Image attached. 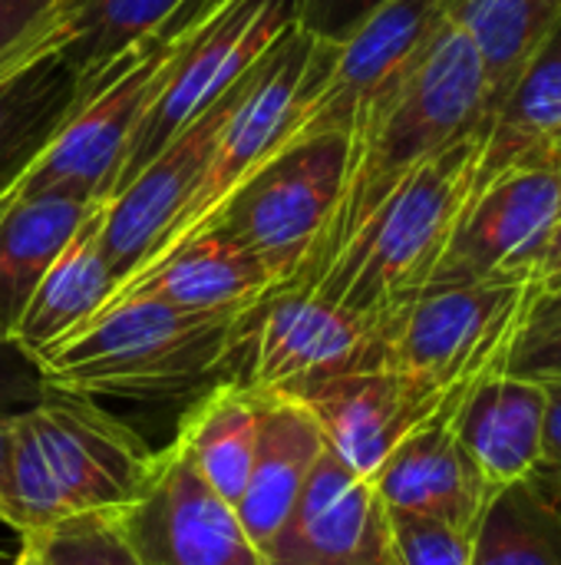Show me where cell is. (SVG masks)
Here are the masks:
<instances>
[{
  "mask_svg": "<svg viewBox=\"0 0 561 565\" xmlns=\"http://www.w3.org/2000/svg\"><path fill=\"white\" fill-rule=\"evenodd\" d=\"M155 450L93 397L50 387L10 414L0 470V523L20 540L76 516L122 513L139 500Z\"/></svg>",
  "mask_w": 561,
  "mask_h": 565,
  "instance_id": "1",
  "label": "cell"
},
{
  "mask_svg": "<svg viewBox=\"0 0 561 565\" xmlns=\"http://www.w3.org/2000/svg\"><path fill=\"white\" fill-rule=\"evenodd\" d=\"M483 122L486 79L479 56L473 43L443 20L393 99L350 136V162L334 218L304 275L284 288H314L344 245L420 166L460 139L483 132Z\"/></svg>",
  "mask_w": 561,
  "mask_h": 565,
  "instance_id": "2",
  "label": "cell"
},
{
  "mask_svg": "<svg viewBox=\"0 0 561 565\" xmlns=\"http://www.w3.org/2000/svg\"><path fill=\"white\" fill-rule=\"evenodd\" d=\"M251 311H182L152 298L109 301L33 361L43 381L83 397H179L238 361Z\"/></svg>",
  "mask_w": 561,
  "mask_h": 565,
  "instance_id": "3",
  "label": "cell"
},
{
  "mask_svg": "<svg viewBox=\"0 0 561 565\" xmlns=\"http://www.w3.org/2000/svg\"><path fill=\"white\" fill-rule=\"evenodd\" d=\"M476 156L479 132L420 166L344 245L311 291L370 324L417 298L430 285L470 202Z\"/></svg>",
  "mask_w": 561,
  "mask_h": 565,
  "instance_id": "4",
  "label": "cell"
},
{
  "mask_svg": "<svg viewBox=\"0 0 561 565\" xmlns=\"http://www.w3.org/2000/svg\"><path fill=\"white\" fill-rule=\"evenodd\" d=\"M539 288L532 275L423 288L377 324L380 364L440 391L473 387L503 371Z\"/></svg>",
  "mask_w": 561,
  "mask_h": 565,
  "instance_id": "5",
  "label": "cell"
},
{
  "mask_svg": "<svg viewBox=\"0 0 561 565\" xmlns=\"http://www.w3.org/2000/svg\"><path fill=\"white\" fill-rule=\"evenodd\" d=\"M347 162L350 136L344 132L288 142L222 202L205 228L248 248L274 288L294 285L334 218Z\"/></svg>",
  "mask_w": 561,
  "mask_h": 565,
  "instance_id": "6",
  "label": "cell"
},
{
  "mask_svg": "<svg viewBox=\"0 0 561 565\" xmlns=\"http://www.w3.org/2000/svg\"><path fill=\"white\" fill-rule=\"evenodd\" d=\"M443 20L440 0H390L344 43L317 40L291 106L284 146L327 132L354 136L393 99Z\"/></svg>",
  "mask_w": 561,
  "mask_h": 565,
  "instance_id": "7",
  "label": "cell"
},
{
  "mask_svg": "<svg viewBox=\"0 0 561 565\" xmlns=\"http://www.w3.org/2000/svg\"><path fill=\"white\" fill-rule=\"evenodd\" d=\"M294 20L298 0H228L215 17L192 30L159 70L155 93L129 136L112 195L222 93H228L265 56V50L294 26Z\"/></svg>",
  "mask_w": 561,
  "mask_h": 565,
  "instance_id": "8",
  "label": "cell"
},
{
  "mask_svg": "<svg viewBox=\"0 0 561 565\" xmlns=\"http://www.w3.org/2000/svg\"><path fill=\"white\" fill-rule=\"evenodd\" d=\"M241 358L238 381L251 394L281 397H304L324 381L384 367L377 324L311 288H274L248 315Z\"/></svg>",
  "mask_w": 561,
  "mask_h": 565,
  "instance_id": "9",
  "label": "cell"
},
{
  "mask_svg": "<svg viewBox=\"0 0 561 565\" xmlns=\"http://www.w3.org/2000/svg\"><path fill=\"white\" fill-rule=\"evenodd\" d=\"M314 36L298 26H288L265 56L238 79V96L212 142L202 179L175 218L162 252L192 238L205 228V222L222 209V202L265 162L271 159L284 139L291 122V106L301 89V79L314 56ZM159 252V255H162ZM155 255V258H159ZM152 258V262H155ZM145 268V265H142Z\"/></svg>",
  "mask_w": 561,
  "mask_h": 565,
  "instance_id": "10",
  "label": "cell"
},
{
  "mask_svg": "<svg viewBox=\"0 0 561 565\" xmlns=\"http://www.w3.org/2000/svg\"><path fill=\"white\" fill-rule=\"evenodd\" d=\"M175 46L159 36L142 40L112 66V79L63 126L53 146L13 189L10 202L30 195H69L83 202H109L122 172L129 136L155 93L162 63Z\"/></svg>",
  "mask_w": 561,
  "mask_h": 565,
  "instance_id": "11",
  "label": "cell"
},
{
  "mask_svg": "<svg viewBox=\"0 0 561 565\" xmlns=\"http://www.w3.org/2000/svg\"><path fill=\"white\" fill-rule=\"evenodd\" d=\"M116 520L142 565H265L238 510L195 470L179 440L155 450L145 490Z\"/></svg>",
  "mask_w": 561,
  "mask_h": 565,
  "instance_id": "12",
  "label": "cell"
},
{
  "mask_svg": "<svg viewBox=\"0 0 561 565\" xmlns=\"http://www.w3.org/2000/svg\"><path fill=\"white\" fill-rule=\"evenodd\" d=\"M559 218L561 159L506 169L470 195L427 288L532 275L542 242Z\"/></svg>",
  "mask_w": 561,
  "mask_h": 565,
  "instance_id": "13",
  "label": "cell"
},
{
  "mask_svg": "<svg viewBox=\"0 0 561 565\" xmlns=\"http://www.w3.org/2000/svg\"><path fill=\"white\" fill-rule=\"evenodd\" d=\"M466 394L470 387L440 391L390 367H374L324 381L298 401L314 414L327 450L347 470L370 480L400 440L456 411Z\"/></svg>",
  "mask_w": 561,
  "mask_h": 565,
  "instance_id": "14",
  "label": "cell"
},
{
  "mask_svg": "<svg viewBox=\"0 0 561 565\" xmlns=\"http://www.w3.org/2000/svg\"><path fill=\"white\" fill-rule=\"evenodd\" d=\"M238 96V83L222 93L198 119H192L152 162H145L103 209V252L119 278V285L149 265L185 202L192 199L202 169L208 162L212 142Z\"/></svg>",
  "mask_w": 561,
  "mask_h": 565,
  "instance_id": "15",
  "label": "cell"
},
{
  "mask_svg": "<svg viewBox=\"0 0 561 565\" xmlns=\"http://www.w3.org/2000/svg\"><path fill=\"white\" fill-rule=\"evenodd\" d=\"M261 559L265 565H393L390 510L370 480L324 450Z\"/></svg>",
  "mask_w": 561,
  "mask_h": 565,
  "instance_id": "16",
  "label": "cell"
},
{
  "mask_svg": "<svg viewBox=\"0 0 561 565\" xmlns=\"http://www.w3.org/2000/svg\"><path fill=\"white\" fill-rule=\"evenodd\" d=\"M453 414L456 411L400 440L370 483L390 513L430 516L473 533L486 500L493 497V487L460 444Z\"/></svg>",
  "mask_w": 561,
  "mask_h": 565,
  "instance_id": "17",
  "label": "cell"
},
{
  "mask_svg": "<svg viewBox=\"0 0 561 565\" xmlns=\"http://www.w3.org/2000/svg\"><path fill=\"white\" fill-rule=\"evenodd\" d=\"M271 291V275L248 248L205 228L129 275L109 301L152 298L182 311H255Z\"/></svg>",
  "mask_w": 561,
  "mask_h": 565,
  "instance_id": "18",
  "label": "cell"
},
{
  "mask_svg": "<svg viewBox=\"0 0 561 565\" xmlns=\"http://www.w3.org/2000/svg\"><path fill=\"white\" fill-rule=\"evenodd\" d=\"M546 387L493 371L470 387L453 430L493 490L529 477L546 457Z\"/></svg>",
  "mask_w": 561,
  "mask_h": 565,
  "instance_id": "19",
  "label": "cell"
},
{
  "mask_svg": "<svg viewBox=\"0 0 561 565\" xmlns=\"http://www.w3.org/2000/svg\"><path fill=\"white\" fill-rule=\"evenodd\" d=\"M327 440L314 414L298 397L258 394V437L251 473L238 500L241 526L258 550L281 530L304 483L311 480Z\"/></svg>",
  "mask_w": 561,
  "mask_h": 565,
  "instance_id": "20",
  "label": "cell"
},
{
  "mask_svg": "<svg viewBox=\"0 0 561 565\" xmlns=\"http://www.w3.org/2000/svg\"><path fill=\"white\" fill-rule=\"evenodd\" d=\"M79 109V76L60 46L0 83V212Z\"/></svg>",
  "mask_w": 561,
  "mask_h": 565,
  "instance_id": "21",
  "label": "cell"
},
{
  "mask_svg": "<svg viewBox=\"0 0 561 565\" xmlns=\"http://www.w3.org/2000/svg\"><path fill=\"white\" fill-rule=\"evenodd\" d=\"M103 209L106 202L96 205L76 228L69 245L36 285L13 331V344H20L30 358L43 354L96 318L119 288V278L103 252Z\"/></svg>",
  "mask_w": 561,
  "mask_h": 565,
  "instance_id": "22",
  "label": "cell"
},
{
  "mask_svg": "<svg viewBox=\"0 0 561 565\" xmlns=\"http://www.w3.org/2000/svg\"><path fill=\"white\" fill-rule=\"evenodd\" d=\"M561 26L526 66L509 96L493 109L479 132L473 192L489 185L513 166L561 159Z\"/></svg>",
  "mask_w": 561,
  "mask_h": 565,
  "instance_id": "23",
  "label": "cell"
},
{
  "mask_svg": "<svg viewBox=\"0 0 561 565\" xmlns=\"http://www.w3.org/2000/svg\"><path fill=\"white\" fill-rule=\"evenodd\" d=\"M96 205L103 202L30 195L0 212V341H13L36 285Z\"/></svg>",
  "mask_w": 561,
  "mask_h": 565,
  "instance_id": "24",
  "label": "cell"
},
{
  "mask_svg": "<svg viewBox=\"0 0 561 565\" xmlns=\"http://www.w3.org/2000/svg\"><path fill=\"white\" fill-rule=\"evenodd\" d=\"M443 13L479 56L486 119L561 26V0H443Z\"/></svg>",
  "mask_w": 561,
  "mask_h": 565,
  "instance_id": "25",
  "label": "cell"
},
{
  "mask_svg": "<svg viewBox=\"0 0 561 565\" xmlns=\"http://www.w3.org/2000/svg\"><path fill=\"white\" fill-rule=\"evenodd\" d=\"M470 565H561V467L493 490L473 530Z\"/></svg>",
  "mask_w": 561,
  "mask_h": 565,
  "instance_id": "26",
  "label": "cell"
},
{
  "mask_svg": "<svg viewBox=\"0 0 561 565\" xmlns=\"http://www.w3.org/2000/svg\"><path fill=\"white\" fill-rule=\"evenodd\" d=\"M258 437V394L238 377L212 384L179 420L175 440L195 463V470L238 507Z\"/></svg>",
  "mask_w": 561,
  "mask_h": 565,
  "instance_id": "27",
  "label": "cell"
},
{
  "mask_svg": "<svg viewBox=\"0 0 561 565\" xmlns=\"http://www.w3.org/2000/svg\"><path fill=\"white\" fill-rule=\"evenodd\" d=\"M182 0H66L60 53L79 76L83 106L132 46L149 40Z\"/></svg>",
  "mask_w": 561,
  "mask_h": 565,
  "instance_id": "28",
  "label": "cell"
},
{
  "mask_svg": "<svg viewBox=\"0 0 561 565\" xmlns=\"http://www.w3.org/2000/svg\"><path fill=\"white\" fill-rule=\"evenodd\" d=\"M23 540H30L50 565H142L116 513L76 516Z\"/></svg>",
  "mask_w": 561,
  "mask_h": 565,
  "instance_id": "29",
  "label": "cell"
},
{
  "mask_svg": "<svg viewBox=\"0 0 561 565\" xmlns=\"http://www.w3.org/2000/svg\"><path fill=\"white\" fill-rule=\"evenodd\" d=\"M503 371L536 384L561 381V288L536 291Z\"/></svg>",
  "mask_w": 561,
  "mask_h": 565,
  "instance_id": "30",
  "label": "cell"
},
{
  "mask_svg": "<svg viewBox=\"0 0 561 565\" xmlns=\"http://www.w3.org/2000/svg\"><path fill=\"white\" fill-rule=\"evenodd\" d=\"M66 0H0V83L63 46Z\"/></svg>",
  "mask_w": 561,
  "mask_h": 565,
  "instance_id": "31",
  "label": "cell"
},
{
  "mask_svg": "<svg viewBox=\"0 0 561 565\" xmlns=\"http://www.w3.org/2000/svg\"><path fill=\"white\" fill-rule=\"evenodd\" d=\"M390 546L393 565H470L473 559V533L413 513H390Z\"/></svg>",
  "mask_w": 561,
  "mask_h": 565,
  "instance_id": "32",
  "label": "cell"
},
{
  "mask_svg": "<svg viewBox=\"0 0 561 565\" xmlns=\"http://www.w3.org/2000/svg\"><path fill=\"white\" fill-rule=\"evenodd\" d=\"M390 0H298L294 26L321 43H344Z\"/></svg>",
  "mask_w": 561,
  "mask_h": 565,
  "instance_id": "33",
  "label": "cell"
},
{
  "mask_svg": "<svg viewBox=\"0 0 561 565\" xmlns=\"http://www.w3.org/2000/svg\"><path fill=\"white\" fill-rule=\"evenodd\" d=\"M46 391L40 364L13 341H0V411L20 414Z\"/></svg>",
  "mask_w": 561,
  "mask_h": 565,
  "instance_id": "34",
  "label": "cell"
},
{
  "mask_svg": "<svg viewBox=\"0 0 561 565\" xmlns=\"http://www.w3.org/2000/svg\"><path fill=\"white\" fill-rule=\"evenodd\" d=\"M532 275L542 288H561V218L549 232V238L542 242V252L536 258Z\"/></svg>",
  "mask_w": 561,
  "mask_h": 565,
  "instance_id": "35",
  "label": "cell"
},
{
  "mask_svg": "<svg viewBox=\"0 0 561 565\" xmlns=\"http://www.w3.org/2000/svg\"><path fill=\"white\" fill-rule=\"evenodd\" d=\"M542 387H546V401H549V411H546V457H542V463L561 467V381L542 384Z\"/></svg>",
  "mask_w": 561,
  "mask_h": 565,
  "instance_id": "36",
  "label": "cell"
},
{
  "mask_svg": "<svg viewBox=\"0 0 561 565\" xmlns=\"http://www.w3.org/2000/svg\"><path fill=\"white\" fill-rule=\"evenodd\" d=\"M13 565H50L43 559V553L30 543V540H20V546H17V563Z\"/></svg>",
  "mask_w": 561,
  "mask_h": 565,
  "instance_id": "37",
  "label": "cell"
},
{
  "mask_svg": "<svg viewBox=\"0 0 561 565\" xmlns=\"http://www.w3.org/2000/svg\"><path fill=\"white\" fill-rule=\"evenodd\" d=\"M7 430H10V414L0 411V470H3V454H7Z\"/></svg>",
  "mask_w": 561,
  "mask_h": 565,
  "instance_id": "38",
  "label": "cell"
},
{
  "mask_svg": "<svg viewBox=\"0 0 561 565\" xmlns=\"http://www.w3.org/2000/svg\"><path fill=\"white\" fill-rule=\"evenodd\" d=\"M17 563V550H3L0 546V565H13Z\"/></svg>",
  "mask_w": 561,
  "mask_h": 565,
  "instance_id": "39",
  "label": "cell"
},
{
  "mask_svg": "<svg viewBox=\"0 0 561 565\" xmlns=\"http://www.w3.org/2000/svg\"><path fill=\"white\" fill-rule=\"evenodd\" d=\"M559 156H561V136H559Z\"/></svg>",
  "mask_w": 561,
  "mask_h": 565,
  "instance_id": "40",
  "label": "cell"
},
{
  "mask_svg": "<svg viewBox=\"0 0 561 565\" xmlns=\"http://www.w3.org/2000/svg\"><path fill=\"white\" fill-rule=\"evenodd\" d=\"M440 3H443V0H440Z\"/></svg>",
  "mask_w": 561,
  "mask_h": 565,
  "instance_id": "41",
  "label": "cell"
}]
</instances>
